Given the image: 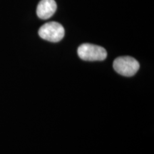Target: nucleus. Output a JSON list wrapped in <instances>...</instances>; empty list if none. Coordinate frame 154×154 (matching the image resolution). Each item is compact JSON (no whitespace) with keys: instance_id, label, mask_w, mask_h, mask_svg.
<instances>
[{"instance_id":"nucleus-4","label":"nucleus","mask_w":154,"mask_h":154,"mask_svg":"<svg viewBox=\"0 0 154 154\" xmlns=\"http://www.w3.org/2000/svg\"><path fill=\"white\" fill-rule=\"evenodd\" d=\"M57 8L54 0H41L36 7V14L42 19H49L54 14Z\"/></svg>"},{"instance_id":"nucleus-2","label":"nucleus","mask_w":154,"mask_h":154,"mask_svg":"<svg viewBox=\"0 0 154 154\" xmlns=\"http://www.w3.org/2000/svg\"><path fill=\"white\" fill-rule=\"evenodd\" d=\"M113 69L118 74L124 76H134L139 69L138 61L131 57H118L113 61Z\"/></svg>"},{"instance_id":"nucleus-3","label":"nucleus","mask_w":154,"mask_h":154,"mask_svg":"<svg viewBox=\"0 0 154 154\" xmlns=\"http://www.w3.org/2000/svg\"><path fill=\"white\" fill-rule=\"evenodd\" d=\"M64 34L62 25L55 22L46 23L38 30L40 37L51 42H60L64 36Z\"/></svg>"},{"instance_id":"nucleus-1","label":"nucleus","mask_w":154,"mask_h":154,"mask_svg":"<svg viewBox=\"0 0 154 154\" xmlns=\"http://www.w3.org/2000/svg\"><path fill=\"white\" fill-rule=\"evenodd\" d=\"M79 57L84 61H103L107 57L104 48L91 44H83L78 48Z\"/></svg>"}]
</instances>
